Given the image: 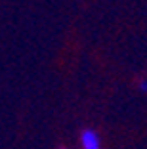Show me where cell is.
I'll return each mask as SVG.
<instances>
[{
    "mask_svg": "<svg viewBox=\"0 0 147 149\" xmlns=\"http://www.w3.org/2000/svg\"><path fill=\"white\" fill-rule=\"evenodd\" d=\"M80 147L82 149H100L101 141H100L98 132L92 130V128H86V130L80 132Z\"/></svg>",
    "mask_w": 147,
    "mask_h": 149,
    "instance_id": "obj_1",
    "label": "cell"
},
{
    "mask_svg": "<svg viewBox=\"0 0 147 149\" xmlns=\"http://www.w3.org/2000/svg\"><path fill=\"white\" fill-rule=\"evenodd\" d=\"M138 86H139V90H141V92H147V79H141L138 82Z\"/></svg>",
    "mask_w": 147,
    "mask_h": 149,
    "instance_id": "obj_2",
    "label": "cell"
}]
</instances>
